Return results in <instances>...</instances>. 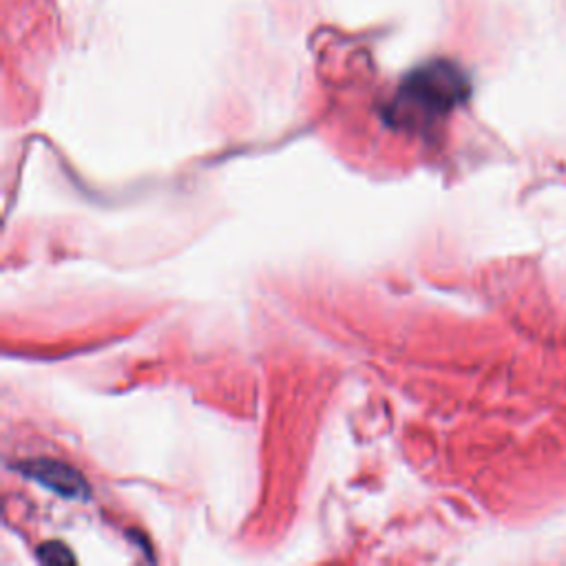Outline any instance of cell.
<instances>
[{"label": "cell", "mask_w": 566, "mask_h": 566, "mask_svg": "<svg viewBox=\"0 0 566 566\" xmlns=\"http://www.w3.org/2000/svg\"><path fill=\"white\" fill-rule=\"evenodd\" d=\"M472 93L467 73L449 60H431L409 71L385 106V123L403 134L425 136Z\"/></svg>", "instance_id": "obj_1"}, {"label": "cell", "mask_w": 566, "mask_h": 566, "mask_svg": "<svg viewBox=\"0 0 566 566\" xmlns=\"http://www.w3.org/2000/svg\"><path fill=\"white\" fill-rule=\"evenodd\" d=\"M38 559L43 564H71L76 562V555L62 542H47L38 548Z\"/></svg>", "instance_id": "obj_3"}, {"label": "cell", "mask_w": 566, "mask_h": 566, "mask_svg": "<svg viewBox=\"0 0 566 566\" xmlns=\"http://www.w3.org/2000/svg\"><path fill=\"white\" fill-rule=\"evenodd\" d=\"M16 470H21V474H25L30 481L43 485L45 489H49L62 498H71V500L89 498V485L84 483V478L65 463L43 459V461L23 463Z\"/></svg>", "instance_id": "obj_2"}]
</instances>
